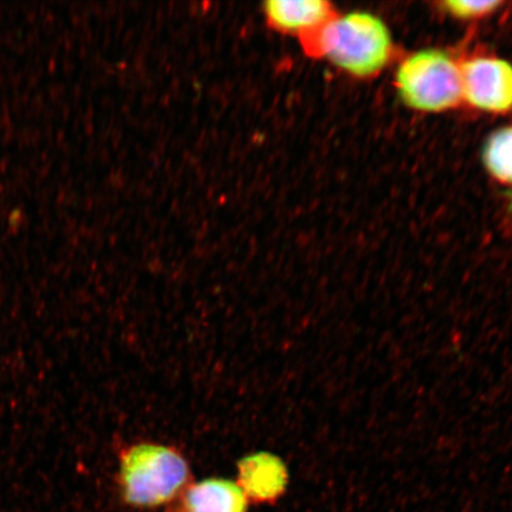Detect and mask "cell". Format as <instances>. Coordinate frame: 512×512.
<instances>
[{"instance_id":"6da1fadb","label":"cell","mask_w":512,"mask_h":512,"mask_svg":"<svg viewBox=\"0 0 512 512\" xmlns=\"http://www.w3.org/2000/svg\"><path fill=\"white\" fill-rule=\"evenodd\" d=\"M192 482L191 466L177 447L155 441L125 446L119 454L117 483L128 507L155 510L175 504Z\"/></svg>"},{"instance_id":"7a4b0ae2","label":"cell","mask_w":512,"mask_h":512,"mask_svg":"<svg viewBox=\"0 0 512 512\" xmlns=\"http://www.w3.org/2000/svg\"><path fill=\"white\" fill-rule=\"evenodd\" d=\"M311 54L323 57L356 78H370L387 66L393 38L381 18L364 11L332 16L304 38Z\"/></svg>"},{"instance_id":"3957f363","label":"cell","mask_w":512,"mask_h":512,"mask_svg":"<svg viewBox=\"0 0 512 512\" xmlns=\"http://www.w3.org/2000/svg\"><path fill=\"white\" fill-rule=\"evenodd\" d=\"M400 98L415 111L439 113L463 100L462 70L446 51L424 49L408 56L395 73Z\"/></svg>"},{"instance_id":"277c9868","label":"cell","mask_w":512,"mask_h":512,"mask_svg":"<svg viewBox=\"0 0 512 512\" xmlns=\"http://www.w3.org/2000/svg\"><path fill=\"white\" fill-rule=\"evenodd\" d=\"M462 70L463 99L489 113L512 110V64L499 57L480 56L467 60Z\"/></svg>"},{"instance_id":"5b68a950","label":"cell","mask_w":512,"mask_h":512,"mask_svg":"<svg viewBox=\"0 0 512 512\" xmlns=\"http://www.w3.org/2000/svg\"><path fill=\"white\" fill-rule=\"evenodd\" d=\"M235 482L249 504H274L286 494L290 472L284 460L270 452H255L240 459Z\"/></svg>"},{"instance_id":"8992f818","label":"cell","mask_w":512,"mask_h":512,"mask_svg":"<svg viewBox=\"0 0 512 512\" xmlns=\"http://www.w3.org/2000/svg\"><path fill=\"white\" fill-rule=\"evenodd\" d=\"M249 502L235 480L211 477L192 482L175 503V512H248Z\"/></svg>"},{"instance_id":"52a82bcc","label":"cell","mask_w":512,"mask_h":512,"mask_svg":"<svg viewBox=\"0 0 512 512\" xmlns=\"http://www.w3.org/2000/svg\"><path fill=\"white\" fill-rule=\"evenodd\" d=\"M264 14L271 28L303 40L334 16L324 0H270L264 4Z\"/></svg>"},{"instance_id":"ba28073f","label":"cell","mask_w":512,"mask_h":512,"mask_svg":"<svg viewBox=\"0 0 512 512\" xmlns=\"http://www.w3.org/2000/svg\"><path fill=\"white\" fill-rule=\"evenodd\" d=\"M483 162L498 182L512 184V126L499 128L486 140Z\"/></svg>"},{"instance_id":"9c48e42d","label":"cell","mask_w":512,"mask_h":512,"mask_svg":"<svg viewBox=\"0 0 512 512\" xmlns=\"http://www.w3.org/2000/svg\"><path fill=\"white\" fill-rule=\"evenodd\" d=\"M501 2L492 0V2H471V0H447L443 3V8L447 14L460 19H475L492 14L496 11Z\"/></svg>"}]
</instances>
